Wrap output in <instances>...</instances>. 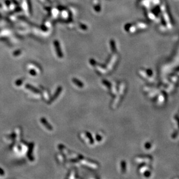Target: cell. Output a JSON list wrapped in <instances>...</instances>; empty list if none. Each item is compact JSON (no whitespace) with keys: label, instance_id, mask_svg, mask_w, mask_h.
<instances>
[{"label":"cell","instance_id":"obj_1","mask_svg":"<svg viewBox=\"0 0 179 179\" xmlns=\"http://www.w3.org/2000/svg\"><path fill=\"white\" fill-rule=\"evenodd\" d=\"M41 122L43 123V125H44V126L46 127L47 129H48L50 130H52V127L51 126L50 124H49L48 122H47V121L45 119V118H41Z\"/></svg>","mask_w":179,"mask_h":179},{"label":"cell","instance_id":"obj_2","mask_svg":"<svg viewBox=\"0 0 179 179\" xmlns=\"http://www.w3.org/2000/svg\"><path fill=\"white\" fill-rule=\"evenodd\" d=\"M72 80H73V82H74V83H75L76 85L78 86L79 87H80V88L83 87V83H81V81H80L76 79V78H73Z\"/></svg>","mask_w":179,"mask_h":179},{"label":"cell","instance_id":"obj_3","mask_svg":"<svg viewBox=\"0 0 179 179\" xmlns=\"http://www.w3.org/2000/svg\"><path fill=\"white\" fill-rule=\"evenodd\" d=\"M30 74H31L32 75H33V76H35V75H36V73L34 71V70H32L30 71Z\"/></svg>","mask_w":179,"mask_h":179}]
</instances>
